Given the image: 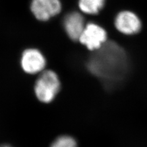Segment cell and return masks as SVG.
Instances as JSON below:
<instances>
[{"label":"cell","instance_id":"5b68a950","mask_svg":"<svg viewBox=\"0 0 147 147\" xmlns=\"http://www.w3.org/2000/svg\"><path fill=\"white\" fill-rule=\"evenodd\" d=\"M45 59L39 50L28 49L22 53L21 66L24 71L31 74L42 72L45 66Z\"/></svg>","mask_w":147,"mask_h":147},{"label":"cell","instance_id":"277c9868","mask_svg":"<svg viewBox=\"0 0 147 147\" xmlns=\"http://www.w3.org/2000/svg\"><path fill=\"white\" fill-rule=\"evenodd\" d=\"M31 10L37 19L46 21L60 12L61 4L59 0H32Z\"/></svg>","mask_w":147,"mask_h":147},{"label":"cell","instance_id":"30bf717a","mask_svg":"<svg viewBox=\"0 0 147 147\" xmlns=\"http://www.w3.org/2000/svg\"><path fill=\"white\" fill-rule=\"evenodd\" d=\"M0 147H11V146L9 145H3L0 146Z\"/></svg>","mask_w":147,"mask_h":147},{"label":"cell","instance_id":"52a82bcc","mask_svg":"<svg viewBox=\"0 0 147 147\" xmlns=\"http://www.w3.org/2000/svg\"><path fill=\"white\" fill-rule=\"evenodd\" d=\"M63 25L67 34L73 40H79L86 26L84 17L77 12H72L66 15Z\"/></svg>","mask_w":147,"mask_h":147},{"label":"cell","instance_id":"9c48e42d","mask_svg":"<svg viewBox=\"0 0 147 147\" xmlns=\"http://www.w3.org/2000/svg\"><path fill=\"white\" fill-rule=\"evenodd\" d=\"M50 147H77V144L74 138L67 136H63L58 137Z\"/></svg>","mask_w":147,"mask_h":147},{"label":"cell","instance_id":"ba28073f","mask_svg":"<svg viewBox=\"0 0 147 147\" xmlns=\"http://www.w3.org/2000/svg\"><path fill=\"white\" fill-rule=\"evenodd\" d=\"M105 0H79V6L82 12L87 14H96L104 6Z\"/></svg>","mask_w":147,"mask_h":147},{"label":"cell","instance_id":"6da1fadb","mask_svg":"<svg viewBox=\"0 0 147 147\" xmlns=\"http://www.w3.org/2000/svg\"><path fill=\"white\" fill-rule=\"evenodd\" d=\"M88 60V68L94 75L106 80H117L125 74L127 67L124 50L113 42H105L94 51Z\"/></svg>","mask_w":147,"mask_h":147},{"label":"cell","instance_id":"8992f818","mask_svg":"<svg viewBox=\"0 0 147 147\" xmlns=\"http://www.w3.org/2000/svg\"><path fill=\"white\" fill-rule=\"evenodd\" d=\"M115 25L121 33L125 34H134L139 32L142 27L140 18L129 11H123L117 15Z\"/></svg>","mask_w":147,"mask_h":147},{"label":"cell","instance_id":"7a4b0ae2","mask_svg":"<svg viewBox=\"0 0 147 147\" xmlns=\"http://www.w3.org/2000/svg\"><path fill=\"white\" fill-rule=\"evenodd\" d=\"M60 88V82L57 74L52 71H45L36 80L34 91L37 98L44 103L54 99Z\"/></svg>","mask_w":147,"mask_h":147},{"label":"cell","instance_id":"3957f363","mask_svg":"<svg viewBox=\"0 0 147 147\" xmlns=\"http://www.w3.org/2000/svg\"><path fill=\"white\" fill-rule=\"evenodd\" d=\"M106 40L107 33L103 28L91 23L85 26L79 40L88 49L96 51L102 47Z\"/></svg>","mask_w":147,"mask_h":147}]
</instances>
